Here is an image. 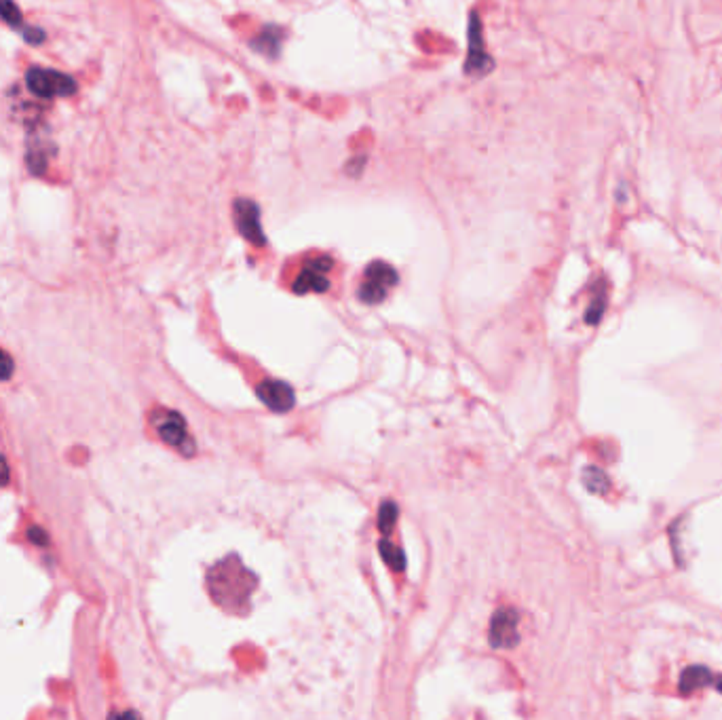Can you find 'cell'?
Here are the masks:
<instances>
[{"label": "cell", "instance_id": "30bf717a", "mask_svg": "<svg viewBox=\"0 0 722 720\" xmlns=\"http://www.w3.org/2000/svg\"><path fill=\"white\" fill-rule=\"evenodd\" d=\"M279 42H281V30L275 26H269L262 34H258V38L253 40V47L258 51L267 53V55H277L279 53Z\"/></svg>", "mask_w": 722, "mask_h": 720}, {"label": "cell", "instance_id": "52a82bcc", "mask_svg": "<svg viewBox=\"0 0 722 720\" xmlns=\"http://www.w3.org/2000/svg\"><path fill=\"white\" fill-rule=\"evenodd\" d=\"M490 642L498 649H509L518 642V613L514 609H500L490 625Z\"/></svg>", "mask_w": 722, "mask_h": 720}, {"label": "cell", "instance_id": "6da1fadb", "mask_svg": "<svg viewBox=\"0 0 722 720\" xmlns=\"http://www.w3.org/2000/svg\"><path fill=\"white\" fill-rule=\"evenodd\" d=\"M397 285V273L387 262H372L359 283V300L365 305H378Z\"/></svg>", "mask_w": 722, "mask_h": 720}, {"label": "cell", "instance_id": "2e32d148", "mask_svg": "<svg viewBox=\"0 0 722 720\" xmlns=\"http://www.w3.org/2000/svg\"><path fill=\"white\" fill-rule=\"evenodd\" d=\"M602 311H604V296H598L596 303H593V307L587 309V321H589V323H596V321L600 319Z\"/></svg>", "mask_w": 722, "mask_h": 720}, {"label": "cell", "instance_id": "ac0fdd59", "mask_svg": "<svg viewBox=\"0 0 722 720\" xmlns=\"http://www.w3.org/2000/svg\"><path fill=\"white\" fill-rule=\"evenodd\" d=\"M716 687H718V691L722 693V676H720V678H718V683H716Z\"/></svg>", "mask_w": 722, "mask_h": 720}, {"label": "cell", "instance_id": "8fae6325", "mask_svg": "<svg viewBox=\"0 0 722 720\" xmlns=\"http://www.w3.org/2000/svg\"><path fill=\"white\" fill-rule=\"evenodd\" d=\"M395 522H397V505L391 503V501L382 503L380 512H378V528L385 534H389L393 530Z\"/></svg>", "mask_w": 722, "mask_h": 720}, {"label": "cell", "instance_id": "9a60e30c", "mask_svg": "<svg viewBox=\"0 0 722 720\" xmlns=\"http://www.w3.org/2000/svg\"><path fill=\"white\" fill-rule=\"evenodd\" d=\"M13 359L9 357L7 351L0 349V380H9L11 374H13Z\"/></svg>", "mask_w": 722, "mask_h": 720}, {"label": "cell", "instance_id": "9c48e42d", "mask_svg": "<svg viewBox=\"0 0 722 720\" xmlns=\"http://www.w3.org/2000/svg\"><path fill=\"white\" fill-rule=\"evenodd\" d=\"M712 683V672L703 665L687 667L680 676V693H695Z\"/></svg>", "mask_w": 722, "mask_h": 720}, {"label": "cell", "instance_id": "e0dca14e", "mask_svg": "<svg viewBox=\"0 0 722 720\" xmlns=\"http://www.w3.org/2000/svg\"><path fill=\"white\" fill-rule=\"evenodd\" d=\"M9 482V469H7V460L0 456V484Z\"/></svg>", "mask_w": 722, "mask_h": 720}, {"label": "cell", "instance_id": "5bb4252c", "mask_svg": "<svg viewBox=\"0 0 722 720\" xmlns=\"http://www.w3.org/2000/svg\"><path fill=\"white\" fill-rule=\"evenodd\" d=\"M0 15H3V19L11 26L21 24V13L13 0H0Z\"/></svg>", "mask_w": 722, "mask_h": 720}, {"label": "cell", "instance_id": "277c9868", "mask_svg": "<svg viewBox=\"0 0 722 720\" xmlns=\"http://www.w3.org/2000/svg\"><path fill=\"white\" fill-rule=\"evenodd\" d=\"M332 269V260L327 256H317V258H311L305 269L300 271V275L296 277L294 281V291L296 294H309V291H315V294H321L330 287V273Z\"/></svg>", "mask_w": 722, "mask_h": 720}, {"label": "cell", "instance_id": "5b68a950", "mask_svg": "<svg viewBox=\"0 0 722 720\" xmlns=\"http://www.w3.org/2000/svg\"><path fill=\"white\" fill-rule=\"evenodd\" d=\"M235 220L239 226V233L251 241L253 245H264V233L260 226V209L258 205L249 201V199H237L235 203Z\"/></svg>", "mask_w": 722, "mask_h": 720}, {"label": "cell", "instance_id": "ba28073f", "mask_svg": "<svg viewBox=\"0 0 722 720\" xmlns=\"http://www.w3.org/2000/svg\"><path fill=\"white\" fill-rule=\"evenodd\" d=\"M258 397L275 412H287L294 406V391L281 380H262L258 385Z\"/></svg>", "mask_w": 722, "mask_h": 720}, {"label": "cell", "instance_id": "8992f818", "mask_svg": "<svg viewBox=\"0 0 722 720\" xmlns=\"http://www.w3.org/2000/svg\"><path fill=\"white\" fill-rule=\"evenodd\" d=\"M492 68V60L486 55L484 38H482V24L478 15H471L469 21V55L464 62V72L471 76H484Z\"/></svg>", "mask_w": 722, "mask_h": 720}, {"label": "cell", "instance_id": "4fadbf2b", "mask_svg": "<svg viewBox=\"0 0 722 720\" xmlns=\"http://www.w3.org/2000/svg\"><path fill=\"white\" fill-rule=\"evenodd\" d=\"M583 480H585V486H587L589 490H593V492H604L606 486H608V478H606L600 469H596V467L585 469Z\"/></svg>", "mask_w": 722, "mask_h": 720}, {"label": "cell", "instance_id": "7a4b0ae2", "mask_svg": "<svg viewBox=\"0 0 722 720\" xmlns=\"http://www.w3.org/2000/svg\"><path fill=\"white\" fill-rule=\"evenodd\" d=\"M28 87L32 93L38 98H60V96H70L74 93L76 84L70 76L55 72V70H45V68H32L26 76Z\"/></svg>", "mask_w": 722, "mask_h": 720}, {"label": "cell", "instance_id": "7c38bea8", "mask_svg": "<svg viewBox=\"0 0 722 720\" xmlns=\"http://www.w3.org/2000/svg\"><path fill=\"white\" fill-rule=\"evenodd\" d=\"M380 554H382V558L387 560V564H389L393 570H404L406 558H404V554H401L399 547H395V545L389 543V541H382V543H380Z\"/></svg>", "mask_w": 722, "mask_h": 720}, {"label": "cell", "instance_id": "3957f363", "mask_svg": "<svg viewBox=\"0 0 722 720\" xmlns=\"http://www.w3.org/2000/svg\"><path fill=\"white\" fill-rule=\"evenodd\" d=\"M152 422L156 427V433L161 435V440L165 444L174 446V448H178L182 452H192L195 450V444H192V440L188 438V431H186V422H184V418L178 412L159 410L152 416Z\"/></svg>", "mask_w": 722, "mask_h": 720}]
</instances>
